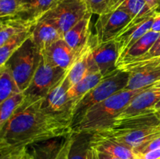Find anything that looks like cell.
Listing matches in <instances>:
<instances>
[{"label":"cell","instance_id":"obj_19","mask_svg":"<svg viewBox=\"0 0 160 159\" xmlns=\"http://www.w3.org/2000/svg\"><path fill=\"white\" fill-rule=\"evenodd\" d=\"M37 22L20 16L0 19V46L17 34L32 30Z\"/></svg>","mask_w":160,"mask_h":159},{"label":"cell","instance_id":"obj_32","mask_svg":"<svg viewBox=\"0 0 160 159\" xmlns=\"http://www.w3.org/2000/svg\"><path fill=\"white\" fill-rule=\"evenodd\" d=\"M73 132L70 133V135L67 137V140H66L65 143H64L63 147L61 149L60 152L58 154L57 157L56 159H69V151H70V146L73 142Z\"/></svg>","mask_w":160,"mask_h":159},{"label":"cell","instance_id":"obj_37","mask_svg":"<svg viewBox=\"0 0 160 159\" xmlns=\"http://www.w3.org/2000/svg\"><path fill=\"white\" fill-rule=\"evenodd\" d=\"M153 109H154L156 112V111L160 110V101H159L157 103H156V105H155L154 108H153Z\"/></svg>","mask_w":160,"mask_h":159},{"label":"cell","instance_id":"obj_12","mask_svg":"<svg viewBox=\"0 0 160 159\" xmlns=\"http://www.w3.org/2000/svg\"><path fill=\"white\" fill-rule=\"evenodd\" d=\"M92 56L103 77L117 71L119 54L113 40L105 43H97L94 34L92 35Z\"/></svg>","mask_w":160,"mask_h":159},{"label":"cell","instance_id":"obj_10","mask_svg":"<svg viewBox=\"0 0 160 159\" xmlns=\"http://www.w3.org/2000/svg\"><path fill=\"white\" fill-rule=\"evenodd\" d=\"M131 20V17L121 9H115L98 16L95 23L94 34L97 43L114 40Z\"/></svg>","mask_w":160,"mask_h":159},{"label":"cell","instance_id":"obj_43","mask_svg":"<svg viewBox=\"0 0 160 159\" xmlns=\"http://www.w3.org/2000/svg\"><path fill=\"white\" fill-rule=\"evenodd\" d=\"M0 70H1V68H0Z\"/></svg>","mask_w":160,"mask_h":159},{"label":"cell","instance_id":"obj_17","mask_svg":"<svg viewBox=\"0 0 160 159\" xmlns=\"http://www.w3.org/2000/svg\"><path fill=\"white\" fill-rule=\"evenodd\" d=\"M90 147L98 151L121 159H134V152L124 145L99 133H92Z\"/></svg>","mask_w":160,"mask_h":159},{"label":"cell","instance_id":"obj_18","mask_svg":"<svg viewBox=\"0 0 160 159\" xmlns=\"http://www.w3.org/2000/svg\"><path fill=\"white\" fill-rule=\"evenodd\" d=\"M31 38L38 51L42 53L53 43L62 38V36L54 25L41 18L33 27Z\"/></svg>","mask_w":160,"mask_h":159},{"label":"cell","instance_id":"obj_20","mask_svg":"<svg viewBox=\"0 0 160 159\" xmlns=\"http://www.w3.org/2000/svg\"><path fill=\"white\" fill-rule=\"evenodd\" d=\"M159 36V33L154 32V31H150L146 33L137 42H135L128 49V51L122 56L121 59L117 62V66L120 64L138 59L146 55L150 48L152 47L153 44L156 42V39L158 38Z\"/></svg>","mask_w":160,"mask_h":159},{"label":"cell","instance_id":"obj_36","mask_svg":"<svg viewBox=\"0 0 160 159\" xmlns=\"http://www.w3.org/2000/svg\"><path fill=\"white\" fill-rule=\"evenodd\" d=\"M150 9L158 11L160 9V0H144Z\"/></svg>","mask_w":160,"mask_h":159},{"label":"cell","instance_id":"obj_7","mask_svg":"<svg viewBox=\"0 0 160 159\" xmlns=\"http://www.w3.org/2000/svg\"><path fill=\"white\" fill-rule=\"evenodd\" d=\"M117 69L129 74L128 90L149 87L160 80V57L145 60H134L117 65Z\"/></svg>","mask_w":160,"mask_h":159},{"label":"cell","instance_id":"obj_27","mask_svg":"<svg viewBox=\"0 0 160 159\" xmlns=\"http://www.w3.org/2000/svg\"><path fill=\"white\" fill-rule=\"evenodd\" d=\"M19 92L22 91L18 88L9 70L4 65L0 70V104Z\"/></svg>","mask_w":160,"mask_h":159},{"label":"cell","instance_id":"obj_26","mask_svg":"<svg viewBox=\"0 0 160 159\" xmlns=\"http://www.w3.org/2000/svg\"><path fill=\"white\" fill-rule=\"evenodd\" d=\"M24 98L23 92H19L0 104V130L20 107Z\"/></svg>","mask_w":160,"mask_h":159},{"label":"cell","instance_id":"obj_23","mask_svg":"<svg viewBox=\"0 0 160 159\" xmlns=\"http://www.w3.org/2000/svg\"><path fill=\"white\" fill-rule=\"evenodd\" d=\"M61 1L62 0H33L27 5L24 12L20 17L38 21Z\"/></svg>","mask_w":160,"mask_h":159},{"label":"cell","instance_id":"obj_34","mask_svg":"<svg viewBox=\"0 0 160 159\" xmlns=\"http://www.w3.org/2000/svg\"><path fill=\"white\" fill-rule=\"evenodd\" d=\"M134 159H160V147L144 154H134Z\"/></svg>","mask_w":160,"mask_h":159},{"label":"cell","instance_id":"obj_33","mask_svg":"<svg viewBox=\"0 0 160 159\" xmlns=\"http://www.w3.org/2000/svg\"><path fill=\"white\" fill-rule=\"evenodd\" d=\"M88 159H121L109 154L98 151L92 147H89L88 154Z\"/></svg>","mask_w":160,"mask_h":159},{"label":"cell","instance_id":"obj_22","mask_svg":"<svg viewBox=\"0 0 160 159\" xmlns=\"http://www.w3.org/2000/svg\"><path fill=\"white\" fill-rule=\"evenodd\" d=\"M115 9L126 12L131 20L144 18L157 12L150 9L144 0H119L113 10Z\"/></svg>","mask_w":160,"mask_h":159},{"label":"cell","instance_id":"obj_30","mask_svg":"<svg viewBox=\"0 0 160 159\" xmlns=\"http://www.w3.org/2000/svg\"><path fill=\"white\" fill-rule=\"evenodd\" d=\"M160 147V133L156 137L152 139L149 141L146 142V143H143L141 146L138 147L135 149L133 150L134 154H144L148 151H152V150L157 149Z\"/></svg>","mask_w":160,"mask_h":159},{"label":"cell","instance_id":"obj_21","mask_svg":"<svg viewBox=\"0 0 160 159\" xmlns=\"http://www.w3.org/2000/svg\"><path fill=\"white\" fill-rule=\"evenodd\" d=\"M92 45H93V41H92V37L88 45L83 50L82 52L76 59L74 63L67 71V76L71 87L75 85L77 83L79 82L87 74L88 71L89 59H90L91 52H92Z\"/></svg>","mask_w":160,"mask_h":159},{"label":"cell","instance_id":"obj_35","mask_svg":"<svg viewBox=\"0 0 160 159\" xmlns=\"http://www.w3.org/2000/svg\"><path fill=\"white\" fill-rule=\"evenodd\" d=\"M151 31L154 32L159 33L160 34V12L157 11L155 13L154 17H153Z\"/></svg>","mask_w":160,"mask_h":159},{"label":"cell","instance_id":"obj_14","mask_svg":"<svg viewBox=\"0 0 160 159\" xmlns=\"http://www.w3.org/2000/svg\"><path fill=\"white\" fill-rule=\"evenodd\" d=\"M92 16V14H89L82 19L73 27L70 28L67 32H66L62 37L67 45L78 55H80L82 52L83 50L87 47L92 39V32L91 30Z\"/></svg>","mask_w":160,"mask_h":159},{"label":"cell","instance_id":"obj_24","mask_svg":"<svg viewBox=\"0 0 160 159\" xmlns=\"http://www.w3.org/2000/svg\"><path fill=\"white\" fill-rule=\"evenodd\" d=\"M32 30L17 34L0 46V68L4 66L13 53L31 36Z\"/></svg>","mask_w":160,"mask_h":159},{"label":"cell","instance_id":"obj_25","mask_svg":"<svg viewBox=\"0 0 160 159\" xmlns=\"http://www.w3.org/2000/svg\"><path fill=\"white\" fill-rule=\"evenodd\" d=\"M92 133L73 132V140L69 151V159H88Z\"/></svg>","mask_w":160,"mask_h":159},{"label":"cell","instance_id":"obj_28","mask_svg":"<svg viewBox=\"0 0 160 159\" xmlns=\"http://www.w3.org/2000/svg\"><path fill=\"white\" fill-rule=\"evenodd\" d=\"M25 9L26 5L23 0H0V19L20 16Z\"/></svg>","mask_w":160,"mask_h":159},{"label":"cell","instance_id":"obj_13","mask_svg":"<svg viewBox=\"0 0 160 159\" xmlns=\"http://www.w3.org/2000/svg\"><path fill=\"white\" fill-rule=\"evenodd\" d=\"M41 55L48 63L65 70H68L80 55L73 51L63 38L53 43Z\"/></svg>","mask_w":160,"mask_h":159},{"label":"cell","instance_id":"obj_4","mask_svg":"<svg viewBox=\"0 0 160 159\" xmlns=\"http://www.w3.org/2000/svg\"><path fill=\"white\" fill-rule=\"evenodd\" d=\"M128 79L129 74L128 72L119 69L114 73L103 77L76 104L72 115L71 128L79 123L91 108L118 91L124 90L128 85Z\"/></svg>","mask_w":160,"mask_h":159},{"label":"cell","instance_id":"obj_9","mask_svg":"<svg viewBox=\"0 0 160 159\" xmlns=\"http://www.w3.org/2000/svg\"><path fill=\"white\" fill-rule=\"evenodd\" d=\"M67 74V72L57 84L42 98V108L48 114L71 125L74 105L69 98L68 91L71 87Z\"/></svg>","mask_w":160,"mask_h":159},{"label":"cell","instance_id":"obj_2","mask_svg":"<svg viewBox=\"0 0 160 159\" xmlns=\"http://www.w3.org/2000/svg\"><path fill=\"white\" fill-rule=\"evenodd\" d=\"M95 133V132H94ZM133 151L160 133V118L155 110L117 118L112 126L98 132Z\"/></svg>","mask_w":160,"mask_h":159},{"label":"cell","instance_id":"obj_5","mask_svg":"<svg viewBox=\"0 0 160 159\" xmlns=\"http://www.w3.org/2000/svg\"><path fill=\"white\" fill-rule=\"evenodd\" d=\"M41 58L42 55L31 36L5 65L20 91L23 92L29 86L40 63Z\"/></svg>","mask_w":160,"mask_h":159},{"label":"cell","instance_id":"obj_16","mask_svg":"<svg viewBox=\"0 0 160 159\" xmlns=\"http://www.w3.org/2000/svg\"><path fill=\"white\" fill-rule=\"evenodd\" d=\"M68 136L54 137L32 143L27 147L26 154L33 159H56Z\"/></svg>","mask_w":160,"mask_h":159},{"label":"cell","instance_id":"obj_3","mask_svg":"<svg viewBox=\"0 0 160 159\" xmlns=\"http://www.w3.org/2000/svg\"><path fill=\"white\" fill-rule=\"evenodd\" d=\"M149 87L138 90L124 89L114 94L91 108L79 123L72 127V131L74 133H94L108 129L132 100Z\"/></svg>","mask_w":160,"mask_h":159},{"label":"cell","instance_id":"obj_38","mask_svg":"<svg viewBox=\"0 0 160 159\" xmlns=\"http://www.w3.org/2000/svg\"><path fill=\"white\" fill-rule=\"evenodd\" d=\"M23 2L25 3V5L27 6V5H28L29 3H31L33 0H23Z\"/></svg>","mask_w":160,"mask_h":159},{"label":"cell","instance_id":"obj_29","mask_svg":"<svg viewBox=\"0 0 160 159\" xmlns=\"http://www.w3.org/2000/svg\"><path fill=\"white\" fill-rule=\"evenodd\" d=\"M84 2L89 11L98 16L111 12L115 6L113 0H84Z\"/></svg>","mask_w":160,"mask_h":159},{"label":"cell","instance_id":"obj_41","mask_svg":"<svg viewBox=\"0 0 160 159\" xmlns=\"http://www.w3.org/2000/svg\"><path fill=\"white\" fill-rule=\"evenodd\" d=\"M25 159H33V158H31V157H29V156H28L26 154V157H25Z\"/></svg>","mask_w":160,"mask_h":159},{"label":"cell","instance_id":"obj_40","mask_svg":"<svg viewBox=\"0 0 160 159\" xmlns=\"http://www.w3.org/2000/svg\"><path fill=\"white\" fill-rule=\"evenodd\" d=\"M156 113H157L158 116H159V118H160V110H159V111H156Z\"/></svg>","mask_w":160,"mask_h":159},{"label":"cell","instance_id":"obj_15","mask_svg":"<svg viewBox=\"0 0 160 159\" xmlns=\"http://www.w3.org/2000/svg\"><path fill=\"white\" fill-rule=\"evenodd\" d=\"M102 78L103 76H102L96 64L94 62L92 56V52H91L88 71L87 74L79 82L73 85L68 91L69 98H70V101H72L74 107L79 102L80 100L89 90H91L94 87H95L102 80Z\"/></svg>","mask_w":160,"mask_h":159},{"label":"cell","instance_id":"obj_1","mask_svg":"<svg viewBox=\"0 0 160 159\" xmlns=\"http://www.w3.org/2000/svg\"><path fill=\"white\" fill-rule=\"evenodd\" d=\"M41 99L25 97L20 107L0 130V144L12 149L26 150L36 142L73 132L71 125L48 114L42 108Z\"/></svg>","mask_w":160,"mask_h":159},{"label":"cell","instance_id":"obj_39","mask_svg":"<svg viewBox=\"0 0 160 159\" xmlns=\"http://www.w3.org/2000/svg\"><path fill=\"white\" fill-rule=\"evenodd\" d=\"M155 84H156V85L157 86V87H160V80L158 81V82L155 83Z\"/></svg>","mask_w":160,"mask_h":159},{"label":"cell","instance_id":"obj_6","mask_svg":"<svg viewBox=\"0 0 160 159\" xmlns=\"http://www.w3.org/2000/svg\"><path fill=\"white\" fill-rule=\"evenodd\" d=\"M89 14L84 0H62L42 17L54 25L63 37L64 34Z\"/></svg>","mask_w":160,"mask_h":159},{"label":"cell","instance_id":"obj_8","mask_svg":"<svg viewBox=\"0 0 160 159\" xmlns=\"http://www.w3.org/2000/svg\"><path fill=\"white\" fill-rule=\"evenodd\" d=\"M67 72V70L48 63L42 56L29 86L23 91L25 97L35 100L43 98L65 76Z\"/></svg>","mask_w":160,"mask_h":159},{"label":"cell","instance_id":"obj_31","mask_svg":"<svg viewBox=\"0 0 160 159\" xmlns=\"http://www.w3.org/2000/svg\"><path fill=\"white\" fill-rule=\"evenodd\" d=\"M158 57H160V34L158 38L156 39V42L153 44L152 47L148 51V53L144 56H142V57H141L140 59H136V60H145V59H154V58Z\"/></svg>","mask_w":160,"mask_h":159},{"label":"cell","instance_id":"obj_11","mask_svg":"<svg viewBox=\"0 0 160 159\" xmlns=\"http://www.w3.org/2000/svg\"><path fill=\"white\" fill-rule=\"evenodd\" d=\"M155 13L144 18L131 20L116 37L113 41H115L118 51V61L135 42H137L146 33L151 31Z\"/></svg>","mask_w":160,"mask_h":159},{"label":"cell","instance_id":"obj_42","mask_svg":"<svg viewBox=\"0 0 160 159\" xmlns=\"http://www.w3.org/2000/svg\"><path fill=\"white\" fill-rule=\"evenodd\" d=\"M25 157H26V155H25ZM25 157H23V158H22V159H25Z\"/></svg>","mask_w":160,"mask_h":159}]
</instances>
